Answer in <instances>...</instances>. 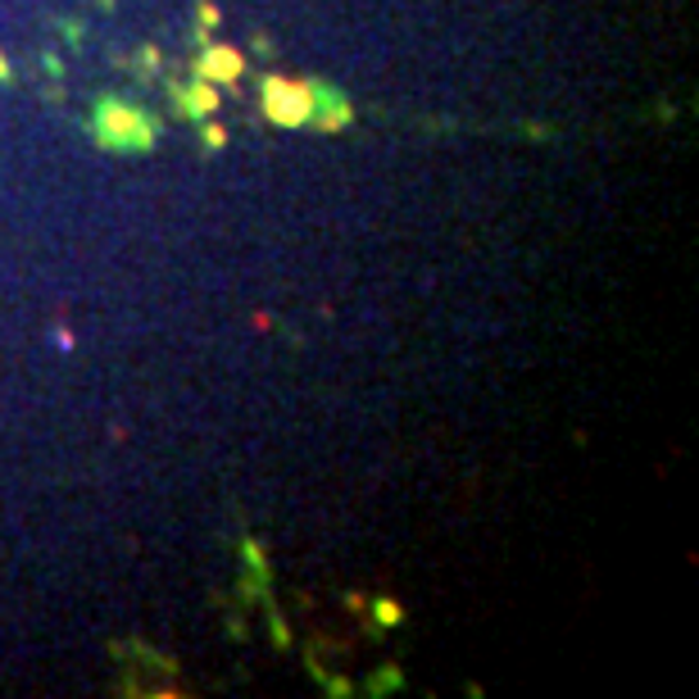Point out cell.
Returning <instances> with one entry per match:
<instances>
[{"label": "cell", "mask_w": 699, "mask_h": 699, "mask_svg": "<svg viewBox=\"0 0 699 699\" xmlns=\"http://www.w3.org/2000/svg\"><path fill=\"white\" fill-rule=\"evenodd\" d=\"M91 136L95 145L114 150V155H145L160 136V123L150 119L141 105H128V100H100L91 114Z\"/></svg>", "instance_id": "6da1fadb"}, {"label": "cell", "mask_w": 699, "mask_h": 699, "mask_svg": "<svg viewBox=\"0 0 699 699\" xmlns=\"http://www.w3.org/2000/svg\"><path fill=\"white\" fill-rule=\"evenodd\" d=\"M264 119L273 128H305L310 123V82L264 78Z\"/></svg>", "instance_id": "7a4b0ae2"}, {"label": "cell", "mask_w": 699, "mask_h": 699, "mask_svg": "<svg viewBox=\"0 0 699 699\" xmlns=\"http://www.w3.org/2000/svg\"><path fill=\"white\" fill-rule=\"evenodd\" d=\"M310 123L318 132H345L355 123V105H350V95H341L336 87L310 82Z\"/></svg>", "instance_id": "3957f363"}, {"label": "cell", "mask_w": 699, "mask_h": 699, "mask_svg": "<svg viewBox=\"0 0 699 699\" xmlns=\"http://www.w3.org/2000/svg\"><path fill=\"white\" fill-rule=\"evenodd\" d=\"M241 73H245V55L232 45H205L195 60V78L205 82H241Z\"/></svg>", "instance_id": "277c9868"}, {"label": "cell", "mask_w": 699, "mask_h": 699, "mask_svg": "<svg viewBox=\"0 0 699 699\" xmlns=\"http://www.w3.org/2000/svg\"><path fill=\"white\" fill-rule=\"evenodd\" d=\"M169 95H173V114L178 119H210L219 110V91L205 78H195L191 87H173Z\"/></svg>", "instance_id": "5b68a950"}, {"label": "cell", "mask_w": 699, "mask_h": 699, "mask_svg": "<svg viewBox=\"0 0 699 699\" xmlns=\"http://www.w3.org/2000/svg\"><path fill=\"white\" fill-rule=\"evenodd\" d=\"M200 141H205V150H223V145H227V132H223L219 123H205V128H200Z\"/></svg>", "instance_id": "8992f818"}, {"label": "cell", "mask_w": 699, "mask_h": 699, "mask_svg": "<svg viewBox=\"0 0 699 699\" xmlns=\"http://www.w3.org/2000/svg\"><path fill=\"white\" fill-rule=\"evenodd\" d=\"M399 618H405V614H399V605H395V599H377V622H386V627H395Z\"/></svg>", "instance_id": "52a82bcc"}, {"label": "cell", "mask_w": 699, "mask_h": 699, "mask_svg": "<svg viewBox=\"0 0 699 699\" xmlns=\"http://www.w3.org/2000/svg\"><path fill=\"white\" fill-rule=\"evenodd\" d=\"M214 23H219V10H214V6H200V28H195V32H200V41L210 37V28H214Z\"/></svg>", "instance_id": "ba28073f"}, {"label": "cell", "mask_w": 699, "mask_h": 699, "mask_svg": "<svg viewBox=\"0 0 699 699\" xmlns=\"http://www.w3.org/2000/svg\"><path fill=\"white\" fill-rule=\"evenodd\" d=\"M399 686V672L395 668H386V672H377V686H373V695H382V690H395Z\"/></svg>", "instance_id": "9c48e42d"}, {"label": "cell", "mask_w": 699, "mask_h": 699, "mask_svg": "<svg viewBox=\"0 0 699 699\" xmlns=\"http://www.w3.org/2000/svg\"><path fill=\"white\" fill-rule=\"evenodd\" d=\"M10 78H14V69L6 64V55H0V82H10Z\"/></svg>", "instance_id": "30bf717a"}, {"label": "cell", "mask_w": 699, "mask_h": 699, "mask_svg": "<svg viewBox=\"0 0 699 699\" xmlns=\"http://www.w3.org/2000/svg\"><path fill=\"white\" fill-rule=\"evenodd\" d=\"M95 6H105V10H110V6H114V0H95Z\"/></svg>", "instance_id": "8fae6325"}]
</instances>
